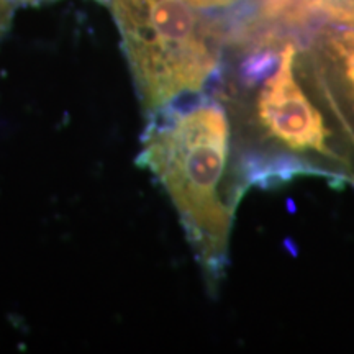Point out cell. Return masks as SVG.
I'll return each instance as SVG.
<instances>
[{
	"mask_svg": "<svg viewBox=\"0 0 354 354\" xmlns=\"http://www.w3.org/2000/svg\"><path fill=\"white\" fill-rule=\"evenodd\" d=\"M225 46L233 57L221 59L210 86L228 110L248 190L277 189L300 177L351 185L342 148L299 71L295 43L253 19L233 25Z\"/></svg>",
	"mask_w": 354,
	"mask_h": 354,
	"instance_id": "6da1fadb",
	"label": "cell"
},
{
	"mask_svg": "<svg viewBox=\"0 0 354 354\" xmlns=\"http://www.w3.org/2000/svg\"><path fill=\"white\" fill-rule=\"evenodd\" d=\"M138 162L169 196L215 297L230 264L238 207L248 192L220 95L205 88L148 115Z\"/></svg>",
	"mask_w": 354,
	"mask_h": 354,
	"instance_id": "7a4b0ae2",
	"label": "cell"
},
{
	"mask_svg": "<svg viewBox=\"0 0 354 354\" xmlns=\"http://www.w3.org/2000/svg\"><path fill=\"white\" fill-rule=\"evenodd\" d=\"M110 2L146 117L210 87L223 59V26L189 0Z\"/></svg>",
	"mask_w": 354,
	"mask_h": 354,
	"instance_id": "3957f363",
	"label": "cell"
},
{
	"mask_svg": "<svg viewBox=\"0 0 354 354\" xmlns=\"http://www.w3.org/2000/svg\"><path fill=\"white\" fill-rule=\"evenodd\" d=\"M297 63L342 148L354 185V21L320 30L300 51Z\"/></svg>",
	"mask_w": 354,
	"mask_h": 354,
	"instance_id": "277c9868",
	"label": "cell"
},
{
	"mask_svg": "<svg viewBox=\"0 0 354 354\" xmlns=\"http://www.w3.org/2000/svg\"><path fill=\"white\" fill-rule=\"evenodd\" d=\"M313 13H323L338 24H353L354 0H310Z\"/></svg>",
	"mask_w": 354,
	"mask_h": 354,
	"instance_id": "5b68a950",
	"label": "cell"
},
{
	"mask_svg": "<svg viewBox=\"0 0 354 354\" xmlns=\"http://www.w3.org/2000/svg\"><path fill=\"white\" fill-rule=\"evenodd\" d=\"M19 0H0V38L10 26L13 12H15Z\"/></svg>",
	"mask_w": 354,
	"mask_h": 354,
	"instance_id": "8992f818",
	"label": "cell"
},
{
	"mask_svg": "<svg viewBox=\"0 0 354 354\" xmlns=\"http://www.w3.org/2000/svg\"><path fill=\"white\" fill-rule=\"evenodd\" d=\"M198 8H223L236 6L240 0H189Z\"/></svg>",
	"mask_w": 354,
	"mask_h": 354,
	"instance_id": "52a82bcc",
	"label": "cell"
},
{
	"mask_svg": "<svg viewBox=\"0 0 354 354\" xmlns=\"http://www.w3.org/2000/svg\"><path fill=\"white\" fill-rule=\"evenodd\" d=\"M30 2H35V0H30ZM100 2H107V0H100Z\"/></svg>",
	"mask_w": 354,
	"mask_h": 354,
	"instance_id": "ba28073f",
	"label": "cell"
}]
</instances>
